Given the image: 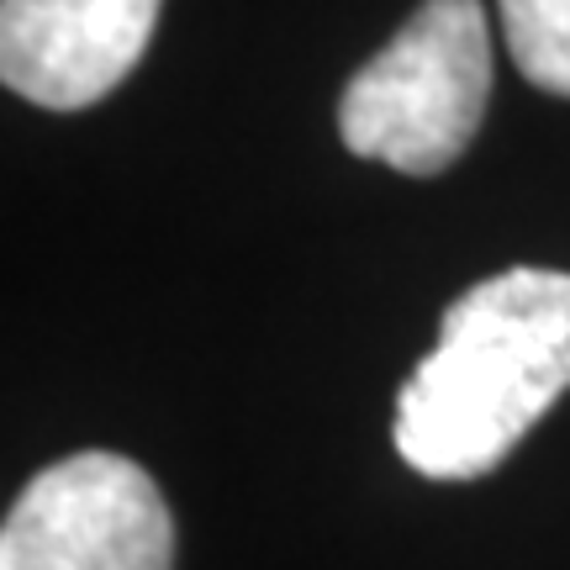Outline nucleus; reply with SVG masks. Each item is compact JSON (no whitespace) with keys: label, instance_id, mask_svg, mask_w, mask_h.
Segmentation results:
<instances>
[{"label":"nucleus","instance_id":"obj_1","mask_svg":"<svg viewBox=\"0 0 570 570\" xmlns=\"http://www.w3.org/2000/svg\"><path fill=\"white\" fill-rule=\"evenodd\" d=\"M570 391V275L502 269L439 323V344L396 391V454L428 481H475Z\"/></svg>","mask_w":570,"mask_h":570},{"label":"nucleus","instance_id":"obj_2","mask_svg":"<svg viewBox=\"0 0 570 570\" xmlns=\"http://www.w3.org/2000/svg\"><path fill=\"white\" fill-rule=\"evenodd\" d=\"M491 38L481 0H423L412 21L344 85L338 132L360 159L444 175L481 132Z\"/></svg>","mask_w":570,"mask_h":570},{"label":"nucleus","instance_id":"obj_3","mask_svg":"<svg viewBox=\"0 0 570 570\" xmlns=\"http://www.w3.org/2000/svg\"><path fill=\"white\" fill-rule=\"evenodd\" d=\"M0 570H175V518L142 465L85 449L21 487L0 529Z\"/></svg>","mask_w":570,"mask_h":570},{"label":"nucleus","instance_id":"obj_4","mask_svg":"<svg viewBox=\"0 0 570 570\" xmlns=\"http://www.w3.org/2000/svg\"><path fill=\"white\" fill-rule=\"evenodd\" d=\"M159 0H0V80L42 111H85L138 69Z\"/></svg>","mask_w":570,"mask_h":570},{"label":"nucleus","instance_id":"obj_5","mask_svg":"<svg viewBox=\"0 0 570 570\" xmlns=\"http://www.w3.org/2000/svg\"><path fill=\"white\" fill-rule=\"evenodd\" d=\"M497 17L523 80L570 96V0H497Z\"/></svg>","mask_w":570,"mask_h":570}]
</instances>
